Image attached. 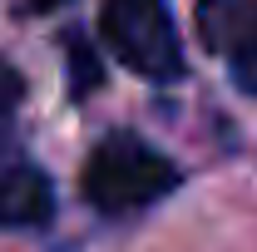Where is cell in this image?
<instances>
[{"label": "cell", "mask_w": 257, "mask_h": 252, "mask_svg": "<svg viewBox=\"0 0 257 252\" xmlns=\"http://www.w3.org/2000/svg\"><path fill=\"white\" fill-rule=\"evenodd\" d=\"M55 218V188L35 163L0 168V227H45Z\"/></svg>", "instance_id": "4"}, {"label": "cell", "mask_w": 257, "mask_h": 252, "mask_svg": "<svg viewBox=\"0 0 257 252\" xmlns=\"http://www.w3.org/2000/svg\"><path fill=\"white\" fill-rule=\"evenodd\" d=\"M198 35L227 60L237 89L257 99V0H198Z\"/></svg>", "instance_id": "3"}, {"label": "cell", "mask_w": 257, "mask_h": 252, "mask_svg": "<svg viewBox=\"0 0 257 252\" xmlns=\"http://www.w3.org/2000/svg\"><path fill=\"white\" fill-rule=\"evenodd\" d=\"M79 188L99 213L119 218V213H139V208L168 198L178 188V163L159 154L149 139H139L134 129H114L89 149Z\"/></svg>", "instance_id": "1"}, {"label": "cell", "mask_w": 257, "mask_h": 252, "mask_svg": "<svg viewBox=\"0 0 257 252\" xmlns=\"http://www.w3.org/2000/svg\"><path fill=\"white\" fill-rule=\"evenodd\" d=\"M20 99H25V79H20L10 64L0 60V144H5V139H10V129H15Z\"/></svg>", "instance_id": "5"}, {"label": "cell", "mask_w": 257, "mask_h": 252, "mask_svg": "<svg viewBox=\"0 0 257 252\" xmlns=\"http://www.w3.org/2000/svg\"><path fill=\"white\" fill-rule=\"evenodd\" d=\"M50 5H60V0H20V10H50Z\"/></svg>", "instance_id": "6"}, {"label": "cell", "mask_w": 257, "mask_h": 252, "mask_svg": "<svg viewBox=\"0 0 257 252\" xmlns=\"http://www.w3.org/2000/svg\"><path fill=\"white\" fill-rule=\"evenodd\" d=\"M99 35L144 79H178L183 74V45L173 30L168 0H104Z\"/></svg>", "instance_id": "2"}]
</instances>
